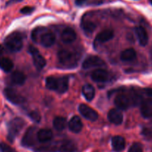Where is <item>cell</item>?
Wrapping results in <instances>:
<instances>
[{"instance_id": "8992f818", "label": "cell", "mask_w": 152, "mask_h": 152, "mask_svg": "<svg viewBox=\"0 0 152 152\" xmlns=\"http://www.w3.org/2000/svg\"><path fill=\"white\" fill-rule=\"evenodd\" d=\"M28 52L32 56L34 65L36 67L37 69H43L45 67V66H46V62L45 58L42 56L40 52L38 51V49L37 48H35L34 46H30L28 48Z\"/></svg>"}, {"instance_id": "277c9868", "label": "cell", "mask_w": 152, "mask_h": 152, "mask_svg": "<svg viewBox=\"0 0 152 152\" xmlns=\"http://www.w3.org/2000/svg\"><path fill=\"white\" fill-rule=\"evenodd\" d=\"M25 125H26V122L20 117L14 118L8 123V139L10 142H13L15 137L18 135Z\"/></svg>"}, {"instance_id": "1f68e13d", "label": "cell", "mask_w": 152, "mask_h": 152, "mask_svg": "<svg viewBox=\"0 0 152 152\" xmlns=\"http://www.w3.org/2000/svg\"><path fill=\"white\" fill-rule=\"evenodd\" d=\"M34 10V8H32V7L26 6L20 10V12L23 14H31V13L33 12Z\"/></svg>"}, {"instance_id": "8fae6325", "label": "cell", "mask_w": 152, "mask_h": 152, "mask_svg": "<svg viewBox=\"0 0 152 152\" xmlns=\"http://www.w3.org/2000/svg\"><path fill=\"white\" fill-rule=\"evenodd\" d=\"M78 110H79L81 116L90 121H96L99 116L96 110H94L93 108L90 107L87 105L84 104L79 105Z\"/></svg>"}, {"instance_id": "83f0119b", "label": "cell", "mask_w": 152, "mask_h": 152, "mask_svg": "<svg viewBox=\"0 0 152 152\" xmlns=\"http://www.w3.org/2000/svg\"><path fill=\"white\" fill-rule=\"evenodd\" d=\"M57 147L55 145H49L42 146L38 148L36 150L37 152H55L56 151Z\"/></svg>"}, {"instance_id": "f546056e", "label": "cell", "mask_w": 152, "mask_h": 152, "mask_svg": "<svg viewBox=\"0 0 152 152\" xmlns=\"http://www.w3.org/2000/svg\"><path fill=\"white\" fill-rule=\"evenodd\" d=\"M128 152H143L142 145L139 142H134L130 147Z\"/></svg>"}, {"instance_id": "9c48e42d", "label": "cell", "mask_w": 152, "mask_h": 152, "mask_svg": "<svg viewBox=\"0 0 152 152\" xmlns=\"http://www.w3.org/2000/svg\"><path fill=\"white\" fill-rule=\"evenodd\" d=\"M114 103L119 110H127L131 105H132L130 95H126L125 93L118 94L115 98Z\"/></svg>"}, {"instance_id": "4dcf8cb0", "label": "cell", "mask_w": 152, "mask_h": 152, "mask_svg": "<svg viewBox=\"0 0 152 152\" xmlns=\"http://www.w3.org/2000/svg\"><path fill=\"white\" fill-rule=\"evenodd\" d=\"M0 151L2 152H17L15 149L5 142L0 143Z\"/></svg>"}, {"instance_id": "44dd1931", "label": "cell", "mask_w": 152, "mask_h": 152, "mask_svg": "<svg viewBox=\"0 0 152 152\" xmlns=\"http://www.w3.org/2000/svg\"><path fill=\"white\" fill-rule=\"evenodd\" d=\"M60 152H79L78 147L74 142L71 140H65L59 147Z\"/></svg>"}, {"instance_id": "d6a6232c", "label": "cell", "mask_w": 152, "mask_h": 152, "mask_svg": "<svg viewBox=\"0 0 152 152\" xmlns=\"http://www.w3.org/2000/svg\"><path fill=\"white\" fill-rule=\"evenodd\" d=\"M87 0H75V4L78 6H81L87 2Z\"/></svg>"}, {"instance_id": "2e32d148", "label": "cell", "mask_w": 152, "mask_h": 152, "mask_svg": "<svg viewBox=\"0 0 152 152\" xmlns=\"http://www.w3.org/2000/svg\"><path fill=\"white\" fill-rule=\"evenodd\" d=\"M135 33L138 38L140 44L142 46H145L148 42V35L145 29L142 26H137L135 28Z\"/></svg>"}, {"instance_id": "d6986e66", "label": "cell", "mask_w": 152, "mask_h": 152, "mask_svg": "<svg viewBox=\"0 0 152 152\" xmlns=\"http://www.w3.org/2000/svg\"><path fill=\"white\" fill-rule=\"evenodd\" d=\"M53 133L50 129L43 128L37 131V140L40 142H48L52 140Z\"/></svg>"}, {"instance_id": "9a60e30c", "label": "cell", "mask_w": 152, "mask_h": 152, "mask_svg": "<svg viewBox=\"0 0 152 152\" xmlns=\"http://www.w3.org/2000/svg\"><path fill=\"white\" fill-rule=\"evenodd\" d=\"M141 113L145 119L152 118V99H147L142 102Z\"/></svg>"}, {"instance_id": "836d02e7", "label": "cell", "mask_w": 152, "mask_h": 152, "mask_svg": "<svg viewBox=\"0 0 152 152\" xmlns=\"http://www.w3.org/2000/svg\"><path fill=\"white\" fill-rule=\"evenodd\" d=\"M144 91L147 96L152 97V88H145L144 90Z\"/></svg>"}, {"instance_id": "f1b7e54d", "label": "cell", "mask_w": 152, "mask_h": 152, "mask_svg": "<svg viewBox=\"0 0 152 152\" xmlns=\"http://www.w3.org/2000/svg\"><path fill=\"white\" fill-rule=\"evenodd\" d=\"M30 119L33 121L34 122H36V123H39V122L41 121V116L40 114L36 110H32L31 111L30 113L28 114Z\"/></svg>"}, {"instance_id": "e575fe53", "label": "cell", "mask_w": 152, "mask_h": 152, "mask_svg": "<svg viewBox=\"0 0 152 152\" xmlns=\"http://www.w3.org/2000/svg\"><path fill=\"white\" fill-rule=\"evenodd\" d=\"M150 2H151V4L152 5V0H150Z\"/></svg>"}, {"instance_id": "603a6c76", "label": "cell", "mask_w": 152, "mask_h": 152, "mask_svg": "<svg viewBox=\"0 0 152 152\" xmlns=\"http://www.w3.org/2000/svg\"><path fill=\"white\" fill-rule=\"evenodd\" d=\"M137 57V52L134 49H127L121 53L120 58L122 61L130 62L134 61Z\"/></svg>"}, {"instance_id": "5b68a950", "label": "cell", "mask_w": 152, "mask_h": 152, "mask_svg": "<svg viewBox=\"0 0 152 152\" xmlns=\"http://www.w3.org/2000/svg\"><path fill=\"white\" fill-rule=\"evenodd\" d=\"M36 140H37V128L31 126L28 128L22 139V145L24 147H31L35 144Z\"/></svg>"}, {"instance_id": "3957f363", "label": "cell", "mask_w": 152, "mask_h": 152, "mask_svg": "<svg viewBox=\"0 0 152 152\" xmlns=\"http://www.w3.org/2000/svg\"><path fill=\"white\" fill-rule=\"evenodd\" d=\"M5 46L11 52H20L23 46V38L19 32H14L5 39Z\"/></svg>"}, {"instance_id": "5bb4252c", "label": "cell", "mask_w": 152, "mask_h": 152, "mask_svg": "<svg viewBox=\"0 0 152 152\" xmlns=\"http://www.w3.org/2000/svg\"><path fill=\"white\" fill-rule=\"evenodd\" d=\"M76 37H77V34L72 28H66L63 31L62 34H61V40L66 44H69L75 40Z\"/></svg>"}, {"instance_id": "30bf717a", "label": "cell", "mask_w": 152, "mask_h": 152, "mask_svg": "<svg viewBox=\"0 0 152 152\" xmlns=\"http://www.w3.org/2000/svg\"><path fill=\"white\" fill-rule=\"evenodd\" d=\"M40 43L43 47H51L55 42V35L52 32L48 31L43 28L41 33V36L39 37Z\"/></svg>"}, {"instance_id": "7a4b0ae2", "label": "cell", "mask_w": 152, "mask_h": 152, "mask_svg": "<svg viewBox=\"0 0 152 152\" xmlns=\"http://www.w3.org/2000/svg\"><path fill=\"white\" fill-rule=\"evenodd\" d=\"M58 58L61 65L67 68H72L77 66L79 57L75 52L68 49H61L58 52Z\"/></svg>"}, {"instance_id": "cb8c5ba5", "label": "cell", "mask_w": 152, "mask_h": 152, "mask_svg": "<svg viewBox=\"0 0 152 152\" xmlns=\"http://www.w3.org/2000/svg\"><path fill=\"white\" fill-rule=\"evenodd\" d=\"M95 93H96V90H95V88L91 84H85L82 87V94L84 95L85 99L89 102H90V101L94 99Z\"/></svg>"}, {"instance_id": "7402d4cb", "label": "cell", "mask_w": 152, "mask_h": 152, "mask_svg": "<svg viewBox=\"0 0 152 152\" xmlns=\"http://www.w3.org/2000/svg\"><path fill=\"white\" fill-rule=\"evenodd\" d=\"M11 80L14 84L17 85H23L26 81V76L24 73L21 72L16 71L12 73L11 76Z\"/></svg>"}, {"instance_id": "484cf974", "label": "cell", "mask_w": 152, "mask_h": 152, "mask_svg": "<svg viewBox=\"0 0 152 152\" xmlns=\"http://www.w3.org/2000/svg\"><path fill=\"white\" fill-rule=\"evenodd\" d=\"M81 28L87 34H90L95 31L96 28V25L94 22L90 21V20H83L81 22Z\"/></svg>"}, {"instance_id": "4fadbf2b", "label": "cell", "mask_w": 152, "mask_h": 152, "mask_svg": "<svg viewBox=\"0 0 152 152\" xmlns=\"http://www.w3.org/2000/svg\"><path fill=\"white\" fill-rule=\"evenodd\" d=\"M107 118L111 123L114 125H121L123 122V115L118 109H112L108 112Z\"/></svg>"}, {"instance_id": "ac0fdd59", "label": "cell", "mask_w": 152, "mask_h": 152, "mask_svg": "<svg viewBox=\"0 0 152 152\" xmlns=\"http://www.w3.org/2000/svg\"><path fill=\"white\" fill-rule=\"evenodd\" d=\"M114 36V33L110 29H105L101 31L96 37V43H104L111 40Z\"/></svg>"}, {"instance_id": "ba28073f", "label": "cell", "mask_w": 152, "mask_h": 152, "mask_svg": "<svg viewBox=\"0 0 152 152\" xmlns=\"http://www.w3.org/2000/svg\"><path fill=\"white\" fill-rule=\"evenodd\" d=\"M105 62L99 57L96 55H90L84 61L82 64V67L84 69L95 67L104 66Z\"/></svg>"}, {"instance_id": "d4e9b609", "label": "cell", "mask_w": 152, "mask_h": 152, "mask_svg": "<svg viewBox=\"0 0 152 152\" xmlns=\"http://www.w3.org/2000/svg\"><path fill=\"white\" fill-rule=\"evenodd\" d=\"M0 68L5 72H11L14 68V63L8 58H0Z\"/></svg>"}, {"instance_id": "7c38bea8", "label": "cell", "mask_w": 152, "mask_h": 152, "mask_svg": "<svg viewBox=\"0 0 152 152\" xmlns=\"http://www.w3.org/2000/svg\"><path fill=\"white\" fill-rule=\"evenodd\" d=\"M91 78L95 82L104 83L108 81V79L110 78V74L107 70L99 69H96L92 72Z\"/></svg>"}, {"instance_id": "6da1fadb", "label": "cell", "mask_w": 152, "mask_h": 152, "mask_svg": "<svg viewBox=\"0 0 152 152\" xmlns=\"http://www.w3.org/2000/svg\"><path fill=\"white\" fill-rule=\"evenodd\" d=\"M46 87L49 90H55L59 93H64L69 88V78L66 76L60 78L49 76L46 79Z\"/></svg>"}, {"instance_id": "52a82bcc", "label": "cell", "mask_w": 152, "mask_h": 152, "mask_svg": "<svg viewBox=\"0 0 152 152\" xmlns=\"http://www.w3.org/2000/svg\"><path fill=\"white\" fill-rule=\"evenodd\" d=\"M4 95H5V98L14 104L20 105L23 104L26 102V99L23 96L19 94L15 90L11 88V87H7L5 89Z\"/></svg>"}, {"instance_id": "4316f807", "label": "cell", "mask_w": 152, "mask_h": 152, "mask_svg": "<svg viewBox=\"0 0 152 152\" xmlns=\"http://www.w3.org/2000/svg\"><path fill=\"white\" fill-rule=\"evenodd\" d=\"M66 125V118L62 117V116H57L53 120L54 128L57 131H63L64 129H65Z\"/></svg>"}, {"instance_id": "e0dca14e", "label": "cell", "mask_w": 152, "mask_h": 152, "mask_svg": "<svg viewBox=\"0 0 152 152\" xmlns=\"http://www.w3.org/2000/svg\"><path fill=\"white\" fill-rule=\"evenodd\" d=\"M68 126L72 132L77 134V133L81 132V131L82 130L83 123L78 116H75L70 119L68 123Z\"/></svg>"}, {"instance_id": "ffe728a7", "label": "cell", "mask_w": 152, "mask_h": 152, "mask_svg": "<svg viewBox=\"0 0 152 152\" xmlns=\"http://www.w3.org/2000/svg\"><path fill=\"white\" fill-rule=\"evenodd\" d=\"M112 147L113 150L116 152H120L123 151L125 148V139L120 136H115L112 138Z\"/></svg>"}]
</instances>
